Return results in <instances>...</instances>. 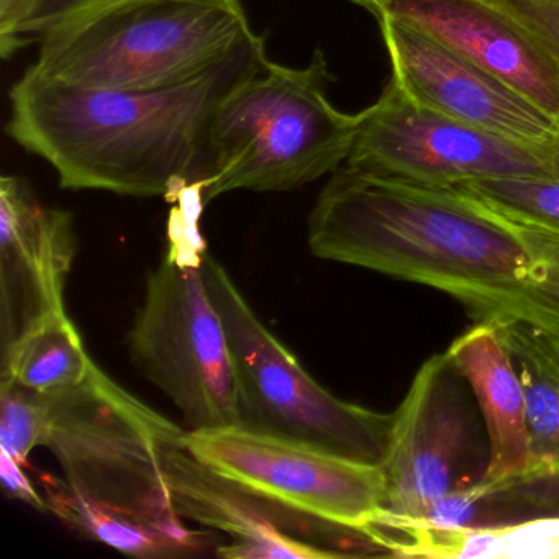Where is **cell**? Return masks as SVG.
Returning <instances> with one entry per match:
<instances>
[{
  "instance_id": "cell-1",
  "label": "cell",
  "mask_w": 559,
  "mask_h": 559,
  "mask_svg": "<svg viewBox=\"0 0 559 559\" xmlns=\"http://www.w3.org/2000/svg\"><path fill=\"white\" fill-rule=\"evenodd\" d=\"M266 63L254 35L195 80L158 90L76 86L31 67L12 87L8 133L57 169L61 188L178 201L201 185L222 100Z\"/></svg>"
},
{
  "instance_id": "cell-2",
  "label": "cell",
  "mask_w": 559,
  "mask_h": 559,
  "mask_svg": "<svg viewBox=\"0 0 559 559\" xmlns=\"http://www.w3.org/2000/svg\"><path fill=\"white\" fill-rule=\"evenodd\" d=\"M316 257L450 294L476 319L526 274L509 224L453 189L340 168L309 218Z\"/></svg>"
},
{
  "instance_id": "cell-3",
  "label": "cell",
  "mask_w": 559,
  "mask_h": 559,
  "mask_svg": "<svg viewBox=\"0 0 559 559\" xmlns=\"http://www.w3.org/2000/svg\"><path fill=\"white\" fill-rule=\"evenodd\" d=\"M322 51L304 68L267 63L218 106L205 146L199 189L209 202L230 191L283 192L340 169L361 116L329 97Z\"/></svg>"
},
{
  "instance_id": "cell-4",
  "label": "cell",
  "mask_w": 559,
  "mask_h": 559,
  "mask_svg": "<svg viewBox=\"0 0 559 559\" xmlns=\"http://www.w3.org/2000/svg\"><path fill=\"white\" fill-rule=\"evenodd\" d=\"M254 35L240 0H127L41 38L32 67L76 86L158 90L195 80Z\"/></svg>"
},
{
  "instance_id": "cell-5",
  "label": "cell",
  "mask_w": 559,
  "mask_h": 559,
  "mask_svg": "<svg viewBox=\"0 0 559 559\" xmlns=\"http://www.w3.org/2000/svg\"><path fill=\"white\" fill-rule=\"evenodd\" d=\"M169 247L150 273L129 333L133 365L185 415L191 430L240 427V392L230 340L204 277L198 191L178 199Z\"/></svg>"
},
{
  "instance_id": "cell-6",
  "label": "cell",
  "mask_w": 559,
  "mask_h": 559,
  "mask_svg": "<svg viewBox=\"0 0 559 559\" xmlns=\"http://www.w3.org/2000/svg\"><path fill=\"white\" fill-rule=\"evenodd\" d=\"M47 395L44 447L81 502L150 526L199 555L207 539L181 522L159 467L166 417L117 384L99 366L81 384Z\"/></svg>"
},
{
  "instance_id": "cell-7",
  "label": "cell",
  "mask_w": 559,
  "mask_h": 559,
  "mask_svg": "<svg viewBox=\"0 0 559 559\" xmlns=\"http://www.w3.org/2000/svg\"><path fill=\"white\" fill-rule=\"evenodd\" d=\"M204 277L230 340L240 392V427L381 464L392 414L342 401L320 385L258 319L225 267L207 253Z\"/></svg>"
},
{
  "instance_id": "cell-8",
  "label": "cell",
  "mask_w": 559,
  "mask_h": 559,
  "mask_svg": "<svg viewBox=\"0 0 559 559\" xmlns=\"http://www.w3.org/2000/svg\"><path fill=\"white\" fill-rule=\"evenodd\" d=\"M346 166L431 188L500 178L559 179V143L519 142L427 109L394 80L362 110Z\"/></svg>"
},
{
  "instance_id": "cell-9",
  "label": "cell",
  "mask_w": 559,
  "mask_h": 559,
  "mask_svg": "<svg viewBox=\"0 0 559 559\" xmlns=\"http://www.w3.org/2000/svg\"><path fill=\"white\" fill-rule=\"evenodd\" d=\"M487 466L489 441L469 384L447 352L433 355L392 414L384 509L421 515L440 497L483 483Z\"/></svg>"
},
{
  "instance_id": "cell-10",
  "label": "cell",
  "mask_w": 559,
  "mask_h": 559,
  "mask_svg": "<svg viewBox=\"0 0 559 559\" xmlns=\"http://www.w3.org/2000/svg\"><path fill=\"white\" fill-rule=\"evenodd\" d=\"M159 467L181 519L221 530L234 542L218 546L230 559H333L384 556L361 530L293 509L251 487L222 476L199 461L186 431L166 418L159 431Z\"/></svg>"
},
{
  "instance_id": "cell-11",
  "label": "cell",
  "mask_w": 559,
  "mask_h": 559,
  "mask_svg": "<svg viewBox=\"0 0 559 559\" xmlns=\"http://www.w3.org/2000/svg\"><path fill=\"white\" fill-rule=\"evenodd\" d=\"M186 444L222 476L338 525L366 533L385 506L381 464L247 427L189 430Z\"/></svg>"
},
{
  "instance_id": "cell-12",
  "label": "cell",
  "mask_w": 559,
  "mask_h": 559,
  "mask_svg": "<svg viewBox=\"0 0 559 559\" xmlns=\"http://www.w3.org/2000/svg\"><path fill=\"white\" fill-rule=\"evenodd\" d=\"M392 80L415 103L477 129L556 145L559 120L414 25L381 15Z\"/></svg>"
},
{
  "instance_id": "cell-13",
  "label": "cell",
  "mask_w": 559,
  "mask_h": 559,
  "mask_svg": "<svg viewBox=\"0 0 559 559\" xmlns=\"http://www.w3.org/2000/svg\"><path fill=\"white\" fill-rule=\"evenodd\" d=\"M78 253L73 215L38 201L17 176L0 179V356L51 317Z\"/></svg>"
},
{
  "instance_id": "cell-14",
  "label": "cell",
  "mask_w": 559,
  "mask_h": 559,
  "mask_svg": "<svg viewBox=\"0 0 559 559\" xmlns=\"http://www.w3.org/2000/svg\"><path fill=\"white\" fill-rule=\"evenodd\" d=\"M381 15L414 25L559 120L558 68L486 0H389Z\"/></svg>"
},
{
  "instance_id": "cell-15",
  "label": "cell",
  "mask_w": 559,
  "mask_h": 559,
  "mask_svg": "<svg viewBox=\"0 0 559 559\" xmlns=\"http://www.w3.org/2000/svg\"><path fill=\"white\" fill-rule=\"evenodd\" d=\"M476 399L489 441L484 483L506 484L530 471L525 392L509 349L492 322H477L447 349Z\"/></svg>"
},
{
  "instance_id": "cell-16",
  "label": "cell",
  "mask_w": 559,
  "mask_h": 559,
  "mask_svg": "<svg viewBox=\"0 0 559 559\" xmlns=\"http://www.w3.org/2000/svg\"><path fill=\"white\" fill-rule=\"evenodd\" d=\"M366 533L394 558L559 559V515L464 528L430 525L381 509Z\"/></svg>"
},
{
  "instance_id": "cell-17",
  "label": "cell",
  "mask_w": 559,
  "mask_h": 559,
  "mask_svg": "<svg viewBox=\"0 0 559 559\" xmlns=\"http://www.w3.org/2000/svg\"><path fill=\"white\" fill-rule=\"evenodd\" d=\"M522 379L530 435L525 477L559 474V336L522 320H490Z\"/></svg>"
},
{
  "instance_id": "cell-18",
  "label": "cell",
  "mask_w": 559,
  "mask_h": 559,
  "mask_svg": "<svg viewBox=\"0 0 559 559\" xmlns=\"http://www.w3.org/2000/svg\"><path fill=\"white\" fill-rule=\"evenodd\" d=\"M96 362L68 313L51 317L0 356V381L40 394H57L81 384Z\"/></svg>"
},
{
  "instance_id": "cell-19",
  "label": "cell",
  "mask_w": 559,
  "mask_h": 559,
  "mask_svg": "<svg viewBox=\"0 0 559 559\" xmlns=\"http://www.w3.org/2000/svg\"><path fill=\"white\" fill-rule=\"evenodd\" d=\"M499 218L522 241L528 264L522 283L492 300L476 317V322L522 320L559 336V234Z\"/></svg>"
},
{
  "instance_id": "cell-20",
  "label": "cell",
  "mask_w": 559,
  "mask_h": 559,
  "mask_svg": "<svg viewBox=\"0 0 559 559\" xmlns=\"http://www.w3.org/2000/svg\"><path fill=\"white\" fill-rule=\"evenodd\" d=\"M48 509L63 522L90 535L110 548L119 549L136 558H181L191 556L186 546L165 533L114 513L100 512L78 500L57 477L41 476Z\"/></svg>"
},
{
  "instance_id": "cell-21",
  "label": "cell",
  "mask_w": 559,
  "mask_h": 559,
  "mask_svg": "<svg viewBox=\"0 0 559 559\" xmlns=\"http://www.w3.org/2000/svg\"><path fill=\"white\" fill-rule=\"evenodd\" d=\"M451 189L499 217L559 234V179H477Z\"/></svg>"
},
{
  "instance_id": "cell-22",
  "label": "cell",
  "mask_w": 559,
  "mask_h": 559,
  "mask_svg": "<svg viewBox=\"0 0 559 559\" xmlns=\"http://www.w3.org/2000/svg\"><path fill=\"white\" fill-rule=\"evenodd\" d=\"M122 2L127 0H0V55L12 57L74 19Z\"/></svg>"
},
{
  "instance_id": "cell-23",
  "label": "cell",
  "mask_w": 559,
  "mask_h": 559,
  "mask_svg": "<svg viewBox=\"0 0 559 559\" xmlns=\"http://www.w3.org/2000/svg\"><path fill=\"white\" fill-rule=\"evenodd\" d=\"M48 428L47 395L0 381V444L24 466L32 451L44 447Z\"/></svg>"
},
{
  "instance_id": "cell-24",
  "label": "cell",
  "mask_w": 559,
  "mask_h": 559,
  "mask_svg": "<svg viewBox=\"0 0 559 559\" xmlns=\"http://www.w3.org/2000/svg\"><path fill=\"white\" fill-rule=\"evenodd\" d=\"M507 523L539 515H559V474L489 484Z\"/></svg>"
},
{
  "instance_id": "cell-25",
  "label": "cell",
  "mask_w": 559,
  "mask_h": 559,
  "mask_svg": "<svg viewBox=\"0 0 559 559\" xmlns=\"http://www.w3.org/2000/svg\"><path fill=\"white\" fill-rule=\"evenodd\" d=\"M512 19L559 70V0H486Z\"/></svg>"
},
{
  "instance_id": "cell-26",
  "label": "cell",
  "mask_w": 559,
  "mask_h": 559,
  "mask_svg": "<svg viewBox=\"0 0 559 559\" xmlns=\"http://www.w3.org/2000/svg\"><path fill=\"white\" fill-rule=\"evenodd\" d=\"M0 477H2V484H4L9 496L22 500V502H27L28 506L35 507V509H48L47 500L41 499L32 480L25 476L22 464L5 451L0 453Z\"/></svg>"
},
{
  "instance_id": "cell-27",
  "label": "cell",
  "mask_w": 559,
  "mask_h": 559,
  "mask_svg": "<svg viewBox=\"0 0 559 559\" xmlns=\"http://www.w3.org/2000/svg\"><path fill=\"white\" fill-rule=\"evenodd\" d=\"M352 2H355L356 5H361L366 11H369L371 14H374L376 17H379L382 9H384V5L388 4L389 0H352Z\"/></svg>"
}]
</instances>
